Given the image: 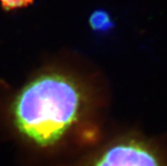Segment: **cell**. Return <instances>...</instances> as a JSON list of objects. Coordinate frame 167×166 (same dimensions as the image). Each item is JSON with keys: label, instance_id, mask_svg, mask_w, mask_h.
I'll list each match as a JSON object with an SVG mask.
<instances>
[{"label": "cell", "instance_id": "obj_2", "mask_svg": "<svg viewBox=\"0 0 167 166\" xmlns=\"http://www.w3.org/2000/svg\"><path fill=\"white\" fill-rule=\"evenodd\" d=\"M90 166H163L152 148L133 139L122 140L102 151Z\"/></svg>", "mask_w": 167, "mask_h": 166}, {"label": "cell", "instance_id": "obj_1", "mask_svg": "<svg viewBox=\"0 0 167 166\" xmlns=\"http://www.w3.org/2000/svg\"><path fill=\"white\" fill-rule=\"evenodd\" d=\"M82 93L70 77L45 73L21 89L12 104L16 128L40 146L57 142L76 121Z\"/></svg>", "mask_w": 167, "mask_h": 166}, {"label": "cell", "instance_id": "obj_3", "mask_svg": "<svg viewBox=\"0 0 167 166\" xmlns=\"http://www.w3.org/2000/svg\"><path fill=\"white\" fill-rule=\"evenodd\" d=\"M89 24L95 31H108L113 27V21L110 15L104 10H96L89 18Z\"/></svg>", "mask_w": 167, "mask_h": 166}, {"label": "cell", "instance_id": "obj_4", "mask_svg": "<svg viewBox=\"0 0 167 166\" xmlns=\"http://www.w3.org/2000/svg\"><path fill=\"white\" fill-rule=\"evenodd\" d=\"M34 2V0H0L1 7L4 10L11 11L17 8L27 7Z\"/></svg>", "mask_w": 167, "mask_h": 166}]
</instances>
